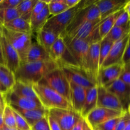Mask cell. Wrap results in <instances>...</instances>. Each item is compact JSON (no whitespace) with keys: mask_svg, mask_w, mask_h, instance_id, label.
I'll return each instance as SVG.
<instances>
[{"mask_svg":"<svg viewBox=\"0 0 130 130\" xmlns=\"http://www.w3.org/2000/svg\"><path fill=\"white\" fill-rule=\"evenodd\" d=\"M128 1L126 0H97L95 5L99 9L101 20L121 10Z\"/></svg>","mask_w":130,"mask_h":130,"instance_id":"ffe728a7","label":"cell"},{"mask_svg":"<svg viewBox=\"0 0 130 130\" xmlns=\"http://www.w3.org/2000/svg\"><path fill=\"white\" fill-rule=\"evenodd\" d=\"M11 107L13 110L20 114L28 124L31 127L34 123H36L39 119L46 116L49 112V110L44 108H39L34 109H21L15 107Z\"/></svg>","mask_w":130,"mask_h":130,"instance_id":"44dd1931","label":"cell"},{"mask_svg":"<svg viewBox=\"0 0 130 130\" xmlns=\"http://www.w3.org/2000/svg\"><path fill=\"white\" fill-rule=\"evenodd\" d=\"M100 42L90 44L86 60V72L98 85L100 72Z\"/></svg>","mask_w":130,"mask_h":130,"instance_id":"5bb4252c","label":"cell"},{"mask_svg":"<svg viewBox=\"0 0 130 130\" xmlns=\"http://www.w3.org/2000/svg\"><path fill=\"white\" fill-rule=\"evenodd\" d=\"M5 105H6V103H0V116H2L3 114Z\"/></svg>","mask_w":130,"mask_h":130,"instance_id":"f907efd6","label":"cell"},{"mask_svg":"<svg viewBox=\"0 0 130 130\" xmlns=\"http://www.w3.org/2000/svg\"><path fill=\"white\" fill-rule=\"evenodd\" d=\"M32 87L38 100L44 109L72 110L71 104L67 99L48 86L37 83L32 85Z\"/></svg>","mask_w":130,"mask_h":130,"instance_id":"3957f363","label":"cell"},{"mask_svg":"<svg viewBox=\"0 0 130 130\" xmlns=\"http://www.w3.org/2000/svg\"><path fill=\"white\" fill-rule=\"evenodd\" d=\"M4 65L15 73L19 67L20 60L17 52L8 42L3 35L0 38Z\"/></svg>","mask_w":130,"mask_h":130,"instance_id":"4fadbf2b","label":"cell"},{"mask_svg":"<svg viewBox=\"0 0 130 130\" xmlns=\"http://www.w3.org/2000/svg\"><path fill=\"white\" fill-rule=\"evenodd\" d=\"M49 54L52 60L55 62L60 68L79 67L60 36L57 38L53 44Z\"/></svg>","mask_w":130,"mask_h":130,"instance_id":"52a82bcc","label":"cell"},{"mask_svg":"<svg viewBox=\"0 0 130 130\" xmlns=\"http://www.w3.org/2000/svg\"><path fill=\"white\" fill-rule=\"evenodd\" d=\"M129 119L130 115L128 111H126L118 121V124L116 126L115 130H124Z\"/></svg>","mask_w":130,"mask_h":130,"instance_id":"7bdbcfd3","label":"cell"},{"mask_svg":"<svg viewBox=\"0 0 130 130\" xmlns=\"http://www.w3.org/2000/svg\"><path fill=\"white\" fill-rule=\"evenodd\" d=\"M121 117L108 121L105 122V123H103V124H100V125L96 126L95 128L99 130H115L116 126L118 121H119Z\"/></svg>","mask_w":130,"mask_h":130,"instance_id":"ab89813d","label":"cell"},{"mask_svg":"<svg viewBox=\"0 0 130 130\" xmlns=\"http://www.w3.org/2000/svg\"><path fill=\"white\" fill-rule=\"evenodd\" d=\"M1 0H0V3H1Z\"/></svg>","mask_w":130,"mask_h":130,"instance_id":"94428289","label":"cell"},{"mask_svg":"<svg viewBox=\"0 0 130 130\" xmlns=\"http://www.w3.org/2000/svg\"><path fill=\"white\" fill-rule=\"evenodd\" d=\"M63 1H64L65 4L69 8H73L78 5L81 2V0H63Z\"/></svg>","mask_w":130,"mask_h":130,"instance_id":"7dc6e473","label":"cell"},{"mask_svg":"<svg viewBox=\"0 0 130 130\" xmlns=\"http://www.w3.org/2000/svg\"><path fill=\"white\" fill-rule=\"evenodd\" d=\"M5 103L10 106L15 107L21 109H34L44 108L39 100H32L21 97L15 95L10 91H8L4 95Z\"/></svg>","mask_w":130,"mask_h":130,"instance_id":"e0dca14e","label":"cell"},{"mask_svg":"<svg viewBox=\"0 0 130 130\" xmlns=\"http://www.w3.org/2000/svg\"><path fill=\"white\" fill-rule=\"evenodd\" d=\"M58 37V36L43 29L36 32V42L48 53Z\"/></svg>","mask_w":130,"mask_h":130,"instance_id":"d4e9b609","label":"cell"},{"mask_svg":"<svg viewBox=\"0 0 130 130\" xmlns=\"http://www.w3.org/2000/svg\"><path fill=\"white\" fill-rule=\"evenodd\" d=\"M0 64L4 65V62H3V55H2V50H1V42H0Z\"/></svg>","mask_w":130,"mask_h":130,"instance_id":"f5cc1de1","label":"cell"},{"mask_svg":"<svg viewBox=\"0 0 130 130\" xmlns=\"http://www.w3.org/2000/svg\"><path fill=\"white\" fill-rule=\"evenodd\" d=\"M50 60H52V59L48 52L37 42L32 43L27 52L25 62H46Z\"/></svg>","mask_w":130,"mask_h":130,"instance_id":"7402d4cb","label":"cell"},{"mask_svg":"<svg viewBox=\"0 0 130 130\" xmlns=\"http://www.w3.org/2000/svg\"><path fill=\"white\" fill-rule=\"evenodd\" d=\"M129 32L130 27H118L114 25L105 38H107L108 39L114 43L121 39Z\"/></svg>","mask_w":130,"mask_h":130,"instance_id":"1f68e13d","label":"cell"},{"mask_svg":"<svg viewBox=\"0 0 130 130\" xmlns=\"http://www.w3.org/2000/svg\"><path fill=\"white\" fill-rule=\"evenodd\" d=\"M20 1L21 0H1L0 3V9L17 8Z\"/></svg>","mask_w":130,"mask_h":130,"instance_id":"b9f144b4","label":"cell"},{"mask_svg":"<svg viewBox=\"0 0 130 130\" xmlns=\"http://www.w3.org/2000/svg\"><path fill=\"white\" fill-rule=\"evenodd\" d=\"M93 130H99V129H96V128H95V129H93Z\"/></svg>","mask_w":130,"mask_h":130,"instance_id":"91938a15","label":"cell"},{"mask_svg":"<svg viewBox=\"0 0 130 130\" xmlns=\"http://www.w3.org/2000/svg\"><path fill=\"white\" fill-rule=\"evenodd\" d=\"M49 112L57 119L61 130H71L81 117L72 110L53 109L49 110Z\"/></svg>","mask_w":130,"mask_h":130,"instance_id":"7c38bea8","label":"cell"},{"mask_svg":"<svg viewBox=\"0 0 130 130\" xmlns=\"http://www.w3.org/2000/svg\"><path fill=\"white\" fill-rule=\"evenodd\" d=\"M13 113L15 116L17 129L19 130H31V127L20 114L15 110H13Z\"/></svg>","mask_w":130,"mask_h":130,"instance_id":"8d00e7d4","label":"cell"},{"mask_svg":"<svg viewBox=\"0 0 130 130\" xmlns=\"http://www.w3.org/2000/svg\"><path fill=\"white\" fill-rule=\"evenodd\" d=\"M98 20H101L100 14L99 9L94 3L93 4H91L86 7L83 8L81 10H80L75 15L67 29L62 32L60 36L69 34L88 22Z\"/></svg>","mask_w":130,"mask_h":130,"instance_id":"ba28073f","label":"cell"},{"mask_svg":"<svg viewBox=\"0 0 130 130\" xmlns=\"http://www.w3.org/2000/svg\"><path fill=\"white\" fill-rule=\"evenodd\" d=\"M38 0H21L17 6L20 17L30 22L32 11Z\"/></svg>","mask_w":130,"mask_h":130,"instance_id":"f1b7e54d","label":"cell"},{"mask_svg":"<svg viewBox=\"0 0 130 130\" xmlns=\"http://www.w3.org/2000/svg\"><path fill=\"white\" fill-rule=\"evenodd\" d=\"M47 5L46 1H43V0H38L36 3L35 6H34V8H33L32 11L31 15H30V21L32 19H34L38 14L40 13L46 6Z\"/></svg>","mask_w":130,"mask_h":130,"instance_id":"60d3db41","label":"cell"},{"mask_svg":"<svg viewBox=\"0 0 130 130\" xmlns=\"http://www.w3.org/2000/svg\"><path fill=\"white\" fill-rule=\"evenodd\" d=\"M124 130H130V119L129 120V121L128 122V123H127L126 126Z\"/></svg>","mask_w":130,"mask_h":130,"instance_id":"9f6ffc18","label":"cell"},{"mask_svg":"<svg viewBox=\"0 0 130 130\" xmlns=\"http://www.w3.org/2000/svg\"><path fill=\"white\" fill-rule=\"evenodd\" d=\"M62 69L69 82L86 89L97 86L94 79L84 69L76 67H63Z\"/></svg>","mask_w":130,"mask_h":130,"instance_id":"30bf717a","label":"cell"},{"mask_svg":"<svg viewBox=\"0 0 130 130\" xmlns=\"http://www.w3.org/2000/svg\"><path fill=\"white\" fill-rule=\"evenodd\" d=\"M8 91V90L2 85V84L0 83V93L3 94V95H5V93H6Z\"/></svg>","mask_w":130,"mask_h":130,"instance_id":"681fc988","label":"cell"},{"mask_svg":"<svg viewBox=\"0 0 130 130\" xmlns=\"http://www.w3.org/2000/svg\"><path fill=\"white\" fill-rule=\"evenodd\" d=\"M2 130H17V128H9V127L6 126H4Z\"/></svg>","mask_w":130,"mask_h":130,"instance_id":"11a10c76","label":"cell"},{"mask_svg":"<svg viewBox=\"0 0 130 130\" xmlns=\"http://www.w3.org/2000/svg\"><path fill=\"white\" fill-rule=\"evenodd\" d=\"M70 83V104L72 110L81 115L87 89L69 82Z\"/></svg>","mask_w":130,"mask_h":130,"instance_id":"d6986e66","label":"cell"},{"mask_svg":"<svg viewBox=\"0 0 130 130\" xmlns=\"http://www.w3.org/2000/svg\"><path fill=\"white\" fill-rule=\"evenodd\" d=\"M2 117L4 124L6 126L9 127V128H17L13 110L10 105L6 104L5 105Z\"/></svg>","mask_w":130,"mask_h":130,"instance_id":"836d02e7","label":"cell"},{"mask_svg":"<svg viewBox=\"0 0 130 130\" xmlns=\"http://www.w3.org/2000/svg\"><path fill=\"white\" fill-rule=\"evenodd\" d=\"M129 34L126 35L119 40L114 42L107 57L102 63L100 69L112 65L119 64V63L123 64V59L126 48L127 43L129 38Z\"/></svg>","mask_w":130,"mask_h":130,"instance_id":"8fae6325","label":"cell"},{"mask_svg":"<svg viewBox=\"0 0 130 130\" xmlns=\"http://www.w3.org/2000/svg\"><path fill=\"white\" fill-rule=\"evenodd\" d=\"M83 130H93L92 128L89 125L88 123H87V121L85 119V125H84V128Z\"/></svg>","mask_w":130,"mask_h":130,"instance_id":"816d5d0a","label":"cell"},{"mask_svg":"<svg viewBox=\"0 0 130 130\" xmlns=\"http://www.w3.org/2000/svg\"><path fill=\"white\" fill-rule=\"evenodd\" d=\"M48 120L50 130H61L60 126L57 119L52 114H50V112L48 113Z\"/></svg>","mask_w":130,"mask_h":130,"instance_id":"ee69618b","label":"cell"},{"mask_svg":"<svg viewBox=\"0 0 130 130\" xmlns=\"http://www.w3.org/2000/svg\"><path fill=\"white\" fill-rule=\"evenodd\" d=\"M130 62V32L129 34V38H128V43H127L125 53L123 59V64Z\"/></svg>","mask_w":130,"mask_h":130,"instance_id":"f6af8a7d","label":"cell"},{"mask_svg":"<svg viewBox=\"0 0 130 130\" xmlns=\"http://www.w3.org/2000/svg\"><path fill=\"white\" fill-rule=\"evenodd\" d=\"M16 80L13 72L5 65L0 64V83L9 91L12 88Z\"/></svg>","mask_w":130,"mask_h":130,"instance_id":"83f0119b","label":"cell"},{"mask_svg":"<svg viewBox=\"0 0 130 130\" xmlns=\"http://www.w3.org/2000/svg\"><path fill=\"white\" fill-rule=\"evenodd\" d=\"M106 89L116 96L123 109L127 111L130 104V86L118 79Z\"/></svg>","mask_w":130,"mask_h":130,"instance_id":"2e32d148","label":"cell"},{"mask_svg":"<svg viewBox=\"0 0 130 130\" xmlns=\"http://www.w3.org/2000/svg\"><path fill=\"white\" fill-rule=\"evenodd\" d=\"M9 91L19 96L39 100L34 92L32 85L24 83L20 81H16L12 88Z\"/></svg>","mask_w":130,"mask_h":130,"instance_id":"cb8c5ba5","label":"cell"},{"mask_svg":"<svg viewBox=\"0 0 130 130\" xmlns=\"http://www.w3.org/2000/svg\"><path fill=\"white\" fill-rule=\"evenodd\" d=\"M3 35L16 50L19 56L20 63L26 62L27 52L31 46L32 34L11 31L1 25Z\"/></svg>","mask_w":130,"mask_h":130,"instance_id":"277c9868","label":"cell"},{"mask_svg":"<svg viewBox=\"0 0 130 130\" xmlns=\"http://www.w3.org/2000/svg\"><path fill=\"white\" fill-rule=\"evenodd\" d=\"M124 10L125 11H126L128 13V15L130 16V1H128L126 2V3L124 5V8H123Z\"/></svg>","mask_w":130,"mask_h":130,"instance_id":"c3c4849f","label":"cell"},{"mask_svg":"<svg viewBox=\"0 0 130 130\" xmlns=\"http://www.w3.org/2000/svg\"><path fill=\"white\" fill-rule=\"evenodd\" d=\"M127 111H128V112L129 113V115H130V104L129 105V106H128V110H127Z\"/></svg>","mask_w":130,"mask_h":130,"instance_id":"680465c9","label":"cell"},{"mask_svg":"<svg viewBox=\"0 0 130 130\" xmlns=\"http://www.w3.org/2000/svg\"><path fill=\"white\" fill-rule=\"evenodd\" d=\"M123 67V63H119L100 69L98 85L107 88L112 83L119 78Z\"/></svg>","mask_w":130,"mask_h":130,"instance_id":"ac0fdd59","label":"cell"},{"mask_svg":"<svg viewBox=\"0 0 130 130\" xmlns=\"http://www.w3.org/2000/svg\"><path fill=\"white\" fill-rule=\"evenodd\" d=\"M96 107L118 111L126 112L116 96L105 88L97 85V104Z\"/></svg>","mask_w":130,"mask_h":130,"instance_id":"9a60e30c","label":"cell"},{"mask_svg":"<svg viewBox=\"0 0 130 130\" xmlns=\"http://www.w3.org/2000/svg\"><path fill=\"white\" fill-rule=\"evenodd\" d=\"M50 17V15L48 5H47L40 13L38 14L34 19L30 21V28H31L32 33L34 32H36L39 30L41 29Z\"/></svg>","mask_w":130,"mask_h":130,"instance_id":"f546056e","label":"cell"},{"mask_svg":"<svg viewBox=\"0 0 130 130\" xmlns=\"http://www.w3.org/2000/svg\"><path fill=\"white\" fill-rule=\"evenodd\" d=\"M2 36V31H1V25H0V38Z\"/></svg>","mask_w":130,"mask_h":130,"instance_id":"6f0895ef","label":"cell"},{"mask_svg":"<svg viewBox=\"0 0 130 130\" xmlns=\"http://www.w3.org/2000/svg\"><path fill=\"white\" fill-rule=\"evenodd\" d=\"M46 3L50 16L59 15L69 9L63 0H49Z\"/></svg>","mask_w":130,"mask_h":130,"instance_id":"4dcf8cb0","label":"cell"},{"mask_svg":"<svg viewBox=\"0 0 130 130\" xmlns=\"http://www.w3.org/2000/svg\"><path fill=\"white\" fill-rule=\"evenodd\" d=\"M126 112L96 107L88 114L85 119L92 129H94L99 125L108 121L123 116Z\"/></svg>","mask_w":130,"mask_h":130,"instance_id":"9c48e42d","label":"cell"},{"mask_svg":"<svg viewBox=\"0 0 130 130\" xmlns=\"http://www.w3.org/2000/svg\"><path fill=\"white\" fill-rule=\"evenodd\" d=\"M17 130H19V129H17Z\"/></svg>","mask_w":130,"mask_h":130,"instance_id":"6125c7cd","label":"cell"},{"mask_svg":"<svg viewBox=\"0 0 130 130\" xmlns=\"http://www.w3.org/2000/svg\"><path fill=\"white\" fill-rule=\"evenodd\" d=\"M79 67L86 71V60L90 44L86 40L60 36Z\"/></svg>","mask_w":130,"mask_h":130,"instance_id":"8992f818","label":"cell"},{"mask_svg":"<svg viewBox=\"0 0 130 130\" xmlns=\"http://www.w3.org/2000/svg\"><path fill=\"white\" fill-rule=\"evenodd\" d=\"M114 25L123 27H130V16L126 11H124V9H123L120 14L118 15Z\"/></svg>","mask_w":130,"mask_h":130,"instance_id":"d590c367","label":"cell"},{"mask_svg":"<svg viewBox=\"0 0 130 130\" xmlns=\"http://www.w3.org/2000/svg\"><path fill=\"white\" fill-rule=\"evenodd\" d=\"M4 126H5V124H4L3 120V117L2 116H0V130L3 129Z\"/></svg>","mask_w":130,"mask_h":130,"instance_id":"db71d44e","label":"cell"},{"mask_svg":"<svg viewBox=\"0 0 130 130\" xmlns=\"http://www.w3.org/2000/svg\"><path fill=\"white\" fill-rule=\"evenodd\" d=\"M53 61L38 62H24L14 73L16 81L34 85L38 83L49 72L58 68Z\"/></svg>","mask_w":130,"mask_h":130,"instance_id":"6da1fadb","label":"cell"},{"mask_svg":"<svg viewBox=\"0 0 130 130\" xmlns=\"http://www.w3.org/2000/svg\"><path fill=\"white\" fill-rule=\"evenodd\" d=\"M85 122V119L81 116L78 120V121L76 123V124L74 126V127L71 130H83Z\"/></svg>","mask_w":130,"mask_h":130,"instance_id":"bcb514c9","label":"cell"},{"mask_svg":"<svg viewBox=\"0 0 130 130\" xmlns=\"http://www.w3.org/2000/svg\"><path fill=\"white\" fill-rule=\"evenodd\" d=\"M48 114L34 123L31 126V130H50L48 123Z\"/></svg>","mask_w":130,"mask_h":130,"instance_id":"74e56055","label":"cell"},{"mask_svg":"<svg viewBox=\"0 0 130 130\" xmlns=\"http://www.w3.org/2000/svg\"><path fill=\"white\" fill-rule=\"evenodd\" d=\"M38 83L48 86L70 102V83L62 68L51 71Z\"/></svg>","mask_w":130,"mask_h":130,"instance_id":"5b68a950","label":"cell"},{"mask_svg":"<svg viewBox=\"0 0 130 130\" xmlns=\"http://www.w3.org/2000/svg\"><path fill=\"white\" fill-rule=\"evenodd\" d=\"M113 43L107 38H104L100 42V67L104 63L105 60L107 57L110 49L112 46Z\"/></svg>","mask_w":130,"mask_h":130,"instance_id":"e575fe53","label":"cell"},{"mask_svg":"<svg viewBox=\"0 0 130 130\" xmlns=\"http://www.w3.org/2000/svg\"><path fill=\"white\" fill-rule=\"evenodd\" d=\"M119 79L130 86V62L123 64V70Z\"/></svg>","mask_w":130,"mask_h":130,"instance_id":"f35d334b","label":"cell"},{"mask_svg":"<svg viewBox=\"0 0 130 130\" xmlns=\"http://www.w3.org/2000/svg\"><path fill=\"white\" fill-rule=\"evenodd\" d=\"M97 104V86L87 89L85 104L81 116L85 118L88 114L96 107Z\"/></svg>","mask_w":130,"mask_h":130,"instance_id":"603a6c76","label":"cell"},{"mask_svg":"<svg viewBox=\"0 0 130 130\" xmlns=\"http://www.w3.org/2000/svg\"><path fill=\"white\" fill-rule=\"evenodd\" d=\"M2 26L11 31L32 34L31 28H30V22L22 19L21 17H19L15 20H11L3 25Z\"/></svg>","mask_w":130,"mask_h":130,"instance_id":"484cf974","label":"cell"},{"mask_svg":"<svg viewBox=\"0 0 130 130\" xmlns=\"http://www.w3.org/2000/svg\"><path fill=\"white\" fill-rule=\"evenodd\" d=\"M95 1V0H81L74 7L71 8L59 15L50 16L41 29L60 36L67 29L76 13L83 8L93 4Z\"/></svg>","mask_w":130,"mask_h":130,"instance_id":"7a4b0ae2","label":"cell"},{"mask_svg":"<svg viewBox=\"0 0 130 130\" xmlns=\"http://www.w3.org/2000/svg\"><path fill=\"white\" fill-rule=\"evenodd\" d=\"M123 9L116 11L114 13L109 15L107 17L101 20L99 27V33H100V36L101 39H104L107 35L109 31L111 30L112 28L114 26L116 20L118 15L120 14V13L123 10Z\"/></svg>","mask_w":130,"mask_h":130,"instance_id":"4316f807","label":"cell"},{"mask_svg":"<svg viewBox=\"0 0 130 130\" xmlns=\"http://www.w3.org/2000/svg\"><path fill=\"white\" fill-rule=\"evenodd\" d=\"M19 17L20 15L16 8L0 9V24L1 25Z\"/></svg>","mask_w":130,"mask_h":130,"instance_id":"d6a6232c","label":"cell"}]
</instances>
